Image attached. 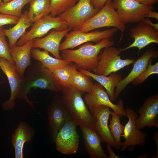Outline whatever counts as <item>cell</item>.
Here are the masks:
<instances>
[{"label": "cell", "mask_w": 158, "mask_h": 158, "mask_svg": "<svg viewBox=\"0 0 158 158\" xmlns=\"http://www.w3.org/2000/svg\"><path fill=\"white\" fill-rule=\"evenodd\" d=\"M130 37L134 38L133 42L127 47L120 48L121 52L132 47L139 50L152 43L158 44V31L150 25L141 21L130 30Z\"/></svg>", "instance_id": "16"}, {"label": "cell", "mask_w": 158, "mask_h": 158, "mask_svg": "<svg viewBox=\"0 0 158 158\" xmlns=\"http://www.w3.org/2000/svg\"><path fill=\"white\" fill-rule=\"evenodd\" d=\"M30 29L22 36L17 42V46H21L34 39L45 36L51 30L62 31L68 28L66 22L59 16L54 17L51 15L46 16L32 25Z\"/></svg>", "instance_id": "6"}, {"label": "cell", "mask_w": 158, "mask_h": 158, "mask_svg": "<svg viewBox=\"0 0 158 158\" xmlns=\"http://www.w3.org/2000/svg\"><path fill=\"white\" fill-rule=\"evenodd\" d=\"M140 3L147 5H152L158 1V0H134Z\"/></svg>", "instance_id": "38"}, {"label": "cell", "mask_w": 158, "mask_h": 158, "mask_svg": "<svg viewBox=\"0 0 158 158\" xmlns=\"http://www.w3.org/2000/svg\"><path fill=\"white\" fill-rule=\"evenodd\" d=\"M77 70L76 64L70 62L50 71L58 83L61 86L66 87L71 85Z\"/></svg>", "instance_id": "26"}, {"label": "cell", "mask_w": 158, "mask_h": 158, "mask_svg": "<svg viewBox=\"0 0 158 158\" xmlns=\"http://www.w3.org/2000/svg\"><path fill=\"white\" fill-rule=\"evenodd\" d=\"M107 0H91V3L95 8H101Z\"/></svg>", "instance_id": "35"}, {"label": "cell", "mask_w": 158, "mask_h": 158, "mask_svg": "<svg viewBox=\"0 0 158 158\" xmlns=\"http://www.w3.org/2000/svg\"><path fill=\"white\" fill-rule=\"evenodd\" d=\"M3 3L2 0H0V5L1 4Z\"/></svg>", "instance_id": "43"}, {"label": "cell", "mask_w": 158, "mask_h": 158, "mask_svg": "<svg viewBox=\"0 0 158 158\" xmlns=\"http://www.w3.org/2000/svg\"><path fill=\"white\" fill-rule=\"evenodd\" d=\"M28 16L33 23L50 13V0H31Z\"/></svg>", "instance_id": "27"}, {"label": "cell", "mask_w": 158, "mask_h": 158, "mask_svg": "<svg viewBox=\"0 0 158 158\" xmlns=\"http://www.w3.org/2000/svg\"><path fill=\"white\" fill-rule=\"evenodd\" d=\"M125 111L128 120L124 126L123 134L121 135L125 140L120 147V151L122 152L130 146L129 151H131L136 145H143L147 137V134L138 129L135 124V120L138 117L137 112L130 108H127Z\"/></svg>", "instance_id": "11"}, {"label": "cell", "mask_w": 158, "mask_h": 158, "mask_svg": "<svg viewBox=\"0 0 158 158\" xmlns=\"http://www.w3.org/2000/svg\"><path fill=\"white\" fill-rule=\"evenodd\" d=\"M79 0H50V14L55 17L75 5Z\"/></svg>", "instance_id": "31"}, {"label": "cell", "mask_w": 158, "mask_h": 158, "mask_svg": "<svg viewBox=\"0 0 158 158\" xmlns=\"http://www.w3.org/2000/svg\"><path fill=\"white\" fill-rule=\"evenodd\" d=\"M150 155L149 154H147L143 155H142L141 156L139 157L138 158H149L150 157Z\"/></svg>", "instance_id": "41"}, {"label": "cell", "mask_w": 158, "mask_h": 158, "mask_svg": "<svg viewBox=\"0 0 158 158\" xmlns=\"http://www.w3.org/2000/svg\"><path fill=\"white\" fill-rule=\"evenodd\" d=\"M31 0H11L0 5V13L20 18L22 15V9Z\"/></svg>", "instance_id": "28"}, {"label": "cell", "mask_w": 158, "mask_h": 158, "mask_svg": "<svg viewBox=\"0 0 158 158\" xmlns=\"http://www.w3.org/2000/svg\"><path fill=\"white\" fill-rule=\"evenodd\" d=\"M107 150L108 152L109 155V158H120V157L117 155L112 149L111 146L108 144H106Z\"/></svg>", "instance_id": "37"}, {"label": "cell", "mask_w": 158, "mask_h": 158, "mask_svg": "<svg viewBox=\"0 0 158 158\" xmlns=\"http://www.w3.org/2000/svg\"><path fill=\"white\" fill-rule=\"evenodd\" d=\"M100 10L94 7L91 0H79L75 5L59 16L66 22L68 28L73 30L78 29Z\"/></svg>", "instance_id": "9"}, {"label": "cell", "mask_w": 158, "mask_h": 158, "mask_svg": "<svg viewBox=\"0 0 158 158\" xmlns=\"http://www.w3.org/2000/svg\"><path fill=\"white\" fill-rule=\"evenodd\" d=\"M79 70L90 76L103 86L107 91L112 102L115 100L114 95L115 89L123 79L122 75L121 74L113 73L108 75L104 76L97 75L91 71L83 69H80Z\"/></svg>", "instance_id": "24"}, {"label": "cell", "mask_w": 158, "mask_h": 158, "mask_svg": "<svg viewBox=\"0 0 158 158\" xmlns=\"http://www.w3.org/2000/svg\"><path fill=\"white\" fill-rule=\"evenodd\" d=\"M35 87L54 92L61 91L62 89V86L57 81L51 71L39 61L34 62L27 69L26 76L22 80L18 97L20 99L24 100L35 110L33 102L28 97L30 89Z\"/></svg>", "instance_id": "1"}, {"label": "cell", "mask_w": 158, "mask_h": 158, "mask_svg": "<svg viewBox=\"0 0 158 158\" xmlns=\"http://www.w3.org/2000/svg\"><path fill=\"white\" fill-rule=\"evenodd\" d=\"M92 79L90 76L77 70L71 85L84 93H89L94 84Z\"/></svg>", "instance_id": "29"}, {"label": "cell", "mask_w": 158, "mask_h": 158, "mask_svg": "<svg viewBox=\"0 0 158 158\" xmlns=\"http://www.w3.org/2000/svg\"><path fill=\"white\" fill-rule=\"evenodd\" d=\"M109 27L116 28L121 32V40L126 26L120 20L111 0H107L98 12L84 22L78 29L88 32L95 29Z\"/></svg>", "instance_id": "4"}, {"label": "cell", "mask_w": 158, "mask_h": 158, "mask_svg": "<svg viewBox=\"0 0 158 158\" xmlns=\"http://www.w3.org/2000/svg\"><path fill=\"white\" fill-rule=\"evenodd\" d=\"M153 138L156 142L157 150L156 152V156L155 158H157L158 157V132L154 133V135L152 136Z\"/></svg>", "instance_id": "40"}, {"label": "cell", "mask_w": 158, "mask_h": 158, "mask_svg": "<svg viewBox=\"0 0 158 158\" xmlns=\"http://www.w3.org/2000/svg\"><path fill=\"white\" fill-rule=\"evenodd\" d=\"M145 17L153 18L158 20V13L152 10L149 11L145 16Z\"/></svg>", "instance_id": "39"}, {"label": "cell", "mask_w": 158, "mask_h": 158, "mask_svg": "<svg viewBox=\"0 0 158 158\" xmlns=\"http://www.w3.org/2000/svg\"><path fill=\"white\" fill-rule=\"evenodd\" d=\"M33 40L21 46L16 45L10 48L11 54L17 72L23 78L27 68L31 65V52Z\"/></svg>", "instance_id": "22"}, {"label": "cell", "mask_w": 158, "mask_h": 158, "mask_svg": "<svg viewBox=\"0 0 158 158\" xmlns=\"http://www.w3.org/2000/svg\"><path fill=\"white\" fill-rule=\"evenodd\" d=\"M141 21L152 27L156 30L158 31V23H153L149 18L145 17Z\"/></svg>", "instance_id": "36"}, {"label": "cell", "mask_w": 158, "mask_h": 158, "mask_svg": "<svg viewBox=\"0 0 158 158\" xmlns=\"http://www.w3.org/2000/svg\"><path fill=\"white\" fill-rule=\"evenodd\" d=\"M2 27H0V58H3L15 64L10 52V48L6 39Z\"/></svg>", "instance_id": "32"}, {"label": "cell", "mask_w": 158, "mask_h": 158, "mask_svg": "<svg viewBox=\"0 0 158 158\" xmlns=\"http://www.w3.org/2000/svg\"><path fill=\"white\" fill-rule=\"evenodd\" d=\"M109 127L116 144L120 147L122 143L121 137L123 133L124 126L121 123L120 118L122 116L113 111Z\"/></svg>", "instance_id": "30"}, {"label": "cell", "mask_w": 158, "mask_h": 158, "mask_svg": "<svg viewBox=\"0 0 158 158\" xmlns=\"http://www.w3.org/2000/svg\"><path fill=\"white\" fill-rule=\"evenodd\" d=\"M31 56L32 58L40 62L45 67L50 71L62 67L69 62L51 56L49 52L45 50L41 51L38 48H32Z\"/></svg>", "instance_id": "25"}, {"label": "cell", "mask_w": 158, "mask_h": 158, "mask_svg": "<svg viewBox=\"0 0 158 158\" xmlns=\"http://www.w3.org/2000/svg\"><path fill=\"white\" fill-rule=\"evenodd\" d=\"M71 30L69 28L62 31L52 30L45 37L33 40L32 48L43 49L51 53L55 58L62 59L59 52L60 43L63 37Z\"/></svg>", "instance_id": "19"}, {"label": "cell", "mask_w": 158, "mask_h": 158, "mask_svg": "<svg viewBox=\"0 0 158 158\" xmlns=\"http://www.w3.org/2000/svg\"><path fill=\"white\" fill-rule=\"evenodd\" d=\"M158 57V51L153 48L147 49L136 61H134L132 69L130 73L119 82L115 90L116 99L121 93L130 83L140 75L153 60Z\"/></svg>", "instance_id": "15"}, {"label": "cell", "mask_w": 158, "mask_h": 158, "mask_svg": "<svg viewBox=\"0 0 158 158\" xmlns=\"http://www.w3.org/2000/svg\"><path fill=\"white\" fill-rule=\"evenodd\" d=\"M158 74V62L151 64L150 63L146 69L132 82L134 85H139L142 84L150 76Z\"/></svg>", "instance_id": "33"}, {"label": "cell", "mask_w": 158, "mask_h": 158, "mask_svg": "<svg viewBox=\"0 0 158 158\" xmlns=\"http://www.w3.org/2000/svg\"><path fill=\"white\" fill-rule=\"evenodd\" d=\"M11 0H2L3 3H6Z\"/></svg>", "instance_id": "42"}, {"label": "cell", "mask_w": 158, "mask_h": 158, "mask_svg": "<svg viewBox=\"0 0 158 158\" xmlns=\"http://www.w3.org/2000/svg\"><path fill=\"white\" fill-rule=\"evenodd\" d=\"M114 44L111 38L104 39L95 44L87 42L76 49L62 50L61 56L62 59L74 63L77 69L93 71L98 66L99 56L102 50L112 46Z\"/></svg>", "instance_id": "2"}, {"label": "cell", "mask_w": 158, "mask_h": 158, "mask_svg": "<svg viewBox=\"0 0 158 158\" xmlns=\"http://www.w3.org/2000/svg\"><path fill=\"white\" fill-rule=\"evenodd\" d=\"M47 114L49 138L54 142L58 131L67 121L71 119L59 95H56L53 97L48 109Z\"/></svg>", "instance_id": "12"}, {"label": "cell", "mask_w": 158, "mask_h": 158, "mask_svg": "<svg viewBox=\"0 0 158 158\" xmlns=\"http://www.w3.org/2000/svg\"><path fill=\"white\" fill-rule=\"evenodd\" d=\"M119 49L112 46L105 47L99 54L98 65L93 71L95 74L107 76L133 63L134 59H121Z\"/></svg>", "instance_id": "5"}, {"label": "cell", "mask_w": 158, "mask_h": 158, "mask_svg": "<svg viewBox=\"0 0 158 158\" xmlns=\"http://www.w3.org/2000/svg\"><path fill=\"white\" fill-rule=\"evenodd\" d=\"M140 116L136 119L135 124L141 130L145 127H156L155 119L158 114V94L147 98L138 111Z\"/></svg>", "instance_id": "18"}, {"label": "cell", "mask_w": 158, "mask_h": 158, "mask_svg": "<svg viewBox=\"0 0 158 158\" xmlns=\"http://www.w3.org/2000/svg\"><path fill=\"white\" fill-rule=\"evenodd\" d=\"M90 112L96 119L94 128L100 137L102 142L119 150L109 127L108 120L112 111L109 107L99 105L89 107Z\"/></svg>", "instance_id": "13"}, {"label": "cell", "mask_w": 158, "mask_h": 158, "mask_svg": "<svg viewBox=\"0 0 158 158\" xmlns=\"http://www.w3.org/2000/svg\"><path fill=\"white\" fill-rule=\"evenodd\" d=\"M77 126L71 119L67 121L59 130L54 140L57 151L64 154L76 153L80 140L76 130Z\"/></svg>", "instance_id": "10"}, {"label": "cell", "mask_w": 158, "mask_h": 158, "mask_svg": "<svg viewBox=\"0 0 158 158\" xmlns=\"http://www.w3.org/2000/svg\"><path fill=\"white\" fill-rule=\"evenodd\" d=\"M63 103L72 120L77 125L94 128L95 118L86 106L82 97L84 93L71 85L62 87Z\"/></svg>", "instance_id": "3"}, {"label": "cell", "mask_w": 158, "mask_h": 158, "mask_svg": "<svg viewBox=\"0 0 158 158\" xmlns=\"http://www.w3.org/2000/svg\"><path fill=\"white\" fill-rule=\"evenodd\" d=\"M84 100L89 107L101 105L107 106L111 108L114 112L126 116L122 99H120L117 104H113L104 88L99 83L94 84L90 92L85 96Z\"/></svg>", "instance_id": "17"}, {"label": "cell", "mask_w": 158, "mask_h": 158, "mask_svg": "<svg viewBox=\"0 0 158 158\" xmlns=\"http://www.w3.org/2000/svg\"><path fill=\"white\" fill-rule=\"evenodd\" d=\"M0 65H1V62H0Z\"/></svg>", "instance_id": "44"}, {"label": "cell", "mask_w": 158, "mask_h": 158, "mask_svg": "<svg viewBox=\"0 0 158 158\" xmlns=\"http://www.w3.org/2000/svg\"><path fill=\"white\" fill-rule=\"evenodd\" d=\"M0 68L8 78L11 91L9 98L3 103L2 107L4 110L8 111L13 109L18 98L23 78L18 73L15 65L3 58H0Z\"/></svg>", "instance_id": "14"}, {"label": "cell", "mask_w": 158, "mask_h": 158, "mask_svg": "<svg viewBox=\"0 0 158 158\" xmlns=\"http://www.w3.org/2000/svg\"><path fill=\"white\" fill-rule=\"evenodd\" d=\"M35 133L34 128L26 122L23 121L19 123L12 134L11 140L15 158H23L24 144L31 141Z\"/></svg>", "instance_id": "21"}, {"label": "cell", "mask_w": 158, "mask_h": 158, "mask_svg": "<svg viewBox=\"0 0 158 158\" xmlns=\"http://www.w3.org/2000/svg\"><path fill=\"white\" fill-rule=\"evenodd\" d=\"M19 19L16 16L0 13V27L5 25L16 24Z\"/></svg>", "instance_id": "34"}, {"label": "cell", "mask_w": 158, "mask_h": 158, "mask_svg": "<svg viewBox=\"0 0 158 158\" xmlns=\"http://www.w3.org/2000/svg\"><path fill=\"white\" fill-rule=\"evenodd\" d=\"M113 2L120 20L124 24L141 22L154 9L152 5H144L134 0H113Z\"/></svg>", "instance_id": "7"}, {"label": "cell", "mask_w": 158, "mask_h": 158, "mask_svg": "<svg viewBox=\"0 0 158 158\" xmlns=\"http://www.w3.org/2000/svg\"><path fill=\"white\" fill-rule=\"evenodd\" d=\"M118 30L116 28L88 32H83L78 29L73 30L66 35L65 40L60 44V50L73 49L87 42H92L97 43L104 39L111 38Z\"/></svg>", "instance_id": "8"}, {"label": "cell", "mask_w": 158, "mask_h": 158, "mask_svg": "<svg viewBox=\"0 0 158 158\" xmlns=\"http://www.w3.org/2000/svg\"><path fill=\"white\" fill-rule=\"evenodd\" d=\"M82 132L84 145L91 158H109L102 147V142L99 135L93 128L80 126Z\"/></svg>", "instance_id": "20"}, {"label": "cell", "mask_w": 158, "mask_h": 158, "mask_svg": "<svg viewBox=\"0 0 158 158\" xmlns=\"http://www.w3.org/2000/svg\"><path fill=\"white\" fill-rule=\"evenodd\" d=\"M33 23L28 16V11H26L23 13L14 26L8 29H3L8 40L10 48L16 45L18 41L26 32V30Z\"/></svg>", "instance_id": "23"}]
</instances>
